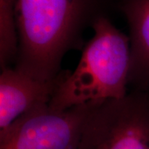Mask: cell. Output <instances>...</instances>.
Wrapping results in <instances>:
<instances>
[{
	"label": "cell",
	"instance_id": "obj_1",
	"mask_svg": "<svg viewBox=\"0 0 149 149\" xmlns=\"http://www.w3.org/2000/svg\"><path fill=\"white\" fill-rule=\"evenodd\" d=\"M113 0H15L18 52L15 69L48 81L60 73L64 56L82 46L84 32L108 17Z\"/></svg>",
	"mask_w": 149,
	"mask_h": 149
},
{
	"label": "cell",
	"instance_id": "obj_2",
	"mask_svg": "<svg viewBox=\"0 0 149 149\" xmlns=\"http://www.w3.org/2000/svg\"><path fill=\"white\" fill-rule=\"evenodd\" d=\"M94 35L83 48L80 61L60 84L50 108L65 110L90 103H104L127 95L131 71L129 37L109 17L93 24Z\"/></svg>",
	"mask_w": 149,
	"mask_h": 149
},
{
	"label": "cell",
	"instance_id": "obj_3",
	"mask_svg": "<svg viewBox=\"0 0 149 149\" xmlns=\"http://www.w3.org/2000/svg\"><path fill=\"white\" fill-rule=\"evenodd\" d=\"M78 149H149V95L139 91L99 104Z\"/></svg>",
	"mask_w": 149,
	"mask_h": 149
},
{
	"label": "cell",
	"instance_id": "obj_4",
	"mask_svg": "<svg viewBox=\"0 0 149 149\" xmlns=\"http://www.w3.org/2000/svg\"><path fill=\"white\" fill-rule=\"evenodd\" d=\"M100 104L65 110L35 107L0 132V149H78L86 121Z\"/></svg>",
	"mask_w": 149,
	"mask_h": 149
},
{
	"label": "cell",
	"instance_id": "obj_5",
	"mask_svg": "<svg viewBox=\"0 0 149 149\" xmlns=\"http://www.w3.org/2000/svg\"><path fill=\"white\" fill-rule=\"evenodd\" d=\"M68 70H62L52 80L41 81L7 67L0 74V132L35 107L49 104Z\"/></svg>",
	"mask_w": 149,
	"mask_h": 149
},
{
	"label": "cell",
	"instance_id": "obj_6",
	"mask_svg": "<svg viewBox=\"0 0 149 149\" xmlns=\"http://www.w3.org/2000/svg\"><path fill=\"white\" fill-rule=\"evenodd\" d=\"M117 6L129 29V83L143 91L149 87V0H117Z\"/></svg>",
	"mask_w": 149,
	"mask_h": 149
},
{
	"label": "cell",
	"instance_id": "obj_7",
	"mask_svg": "<svg viewBox=\"0 0 149 149\" xmlns=\"http://www.w3.org/2000/svg\"><path fill=\"white\" fill-rule=\"evenodd\" d=\"M18 35L15 15V0H0V66L9 67L16 61Z\"/></svg>",
	"mask_w": 149,
	"mask_h": 149
}]
</instances>
